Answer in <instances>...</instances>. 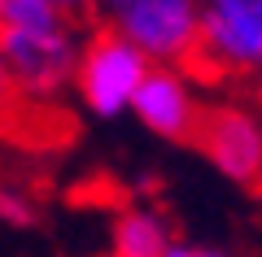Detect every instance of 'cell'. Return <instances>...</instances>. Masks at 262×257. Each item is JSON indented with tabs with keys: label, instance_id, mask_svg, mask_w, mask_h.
I'll return each mask as SVG.
<instances>
[{
	"label": "cell",
	"instance_id": "obj_1",
	"mask_svg": "<svg viewBox=\"0 0 262 257\" xmlns=\"http://www.w3.org/2000/svg\"><path fill=\"white\" fill-rule=\"evenodd\" d=\"M83 48V31L70 13L39 27L0 31V65L9 74L18 101L53 105L75 87V65Z\"/></svg>",
	"mask_w": 262,
	"mask_h": 257
},
{
	"label": "cell",
	"instance_id": "obj_2",
	"mask_svg": "<svg viewBox=\"0 0 262 257\" xmlns=\"http://www.w3.org/2000/svg\"><path fill=\"white\" fill-rule=\"evenodd\" d=\"M105 31L131 39L153 65H192L201 0H92Z\"/></svg>",
	"mask_w": 262,
	"mask_h": 257
},
{
	"label": "cell",
	"instance_id": "obj_3",
	"mask_svg": "<svg viewBox=\"0 0 262 257\" xmlns=\"http://www.w3.org/2000/svg\"><path fill=\"white\" fill-rule=\"evenodd\" d=\"M149 70H153V61L131 39L96 27V31L83 35L79 65H75V87L70 92L79 96V105L92 118L110 122V118L131 113V101H136V92H140V83H144Z\"/></svg>",
	"mask_w": 262,
	"mask_h": 257
},
{
	"label": "cell",
	"instance_id": "obj_4",
	"mask_svg": "<svg viewBox=\"0 0 262 257\" xmlns=\"http://www.w3.org/2000/svg\"><path fill=\"white\" fill-rule=\"evenodd\" d=\"M192 70L262 83V0H201Z\"/></svg>",
	"mask_w": 262,
	"mask_h": 257
},
{
	"label": "cell",
	"instance_id": "obj_5",
	"mask_svg": "<svg viewBox=\"0 0 262 257\" xmlns=\"http://www.w3.org/2000/svg\"><path fill=\"white\" fill-rule=\"evenodd\" d=\"M196 148L236 188H262V109L249 101H219L196 127Z\"/></svg>",
	"mask_w": 262,
	"mask_h": 257
},
{
	"label": "cell",
	"instance_id": "obj_6",
	"mask_svg": "<svg viewBox=\"0 0 262 257\" xmlns=\"http://www.w3.org/2000/svg\"><path fill=\"white\" fill-rule=\"evenodd\" d=\"M131 118L158 139L192 144L196 127L206 118V105L196 96L192 65H153V70L144 74L136 101H131Z\"/></svg>",
	"mask_w": 262,
	"mask_h": 257
},
{
	"label": "cell",
	"instance_id": "obj_7",
	"mask_svg": "<svg viewBox=\"0 0 262 257\" xmlns=\"http://www.w3.org/2000/svg\"><path fill=\"white\" fill-rule=\"evenodd\" d=\"M170 244V218L149 201L122 205L110 222V257H166Z\"/></svg>",
	"mask_w": 262,
	"mask_h": 257
},
{
	"label": "cell",
	"instance_id": "obj_8",
	"mask_svg": "<svg viewBox=\"0 0 262 257\" xmlns=\"http://www.w3.org/2000/svg\"><path fill=\"white\" fill-rule=\"evenodd\" d=\"M53 18H61V9L48 0H0V31L39 27V22H53Z\"/></svg>",
	"mask_w": 262,
	"mask_h": 257
},
{
	"label": "cell",
	"instance_id": "obj_9",
	"mask_svg": "<svg viewBox=\"0 0 262 257\" xmlns=\"http://www.w3.org/2000/svg\"><path fill=\"white\" fill-rule=\"evenodd\" d=\"M0 222L5 227H31L35 222V205H31V196L22 188L0 183Z\"/></svg>",
	"mask_w": 262,
	"mask_h": 257
},
{
	"label": "cell",
	"instance_id": "obj_10",
	"mask_svg": "<svg viewBox=\"0 0 262 257\" xmlns=\"http://www.w3.org/2000/svg\"><path fill=\"white\" fill-rule=\"evenodd\" d=\"M166 257H227L223 248H210V244H192V240H175Z\"/></svg>",
	"mask_w": 262,
	"mask_h": 257
},
{
	"label": "cell",
	"instance_id": "obj_11",
	"mask_svg": "<svg viewBox=\"0 0 262 257\" xmlns=\"http://www.w3.org/2000/svg\"><path fill=\"white\" fill-rule=\"evenodd\" d=\"M48 5H57V9L70 13V18H79V13H92V0H48Z\"/></svg>",
	"mask_w": 262,
	"mask_h": 257
},
{
	"label": "cell",
	"instance_id": "obj_12",
	"mask_svg": "<svg viewBox=\"0 0 262 257\" xmlns=\"http://www.w3.org/2000/svg\"><path fill=\"white\" fill-rule=\"evenodd\" d=\"M13 101H18V92H13V83H9V74H5V65H0V113L9 109Z\"/></svg>",
	"mask_w": 262,
	"mask_h": 257
},
{
	"label": "cell",
	"instance_id": "obj_13",
	"mask_svg": "<svg viewBox=\"0 0 262 257\" xmlns=\"http://www.w3.org/2000/svg\"><path fill=\"white\" fill-rule=\"evenodd\" d=\"M258 109H262V83H258Z\"/></svg>",
	"mask_w": 262,
	"mask_h": 257
}]
</instances>
